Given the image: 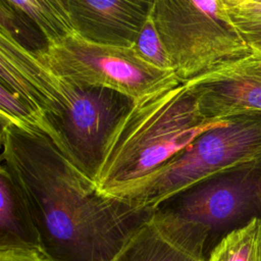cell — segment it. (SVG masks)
Masks as SVG:
<instances>
[{"instance_id":"obj_18","label":"cell","mask_w":261,"mask_h":261,"mask_svg":"<svg viewBox=\"0 0 261 261\" xmlns=\"http://www.w3.org/2000/svg\"><path fill=\"white\" fill-rule=\"evenodd\" d=\"M205 259H206V258H205ZM205 259H204V260H203V261H205Z\"/></svg>"},{"instance_id":"obj_8","label":"cell","mask_w":261,"mask_h":261,"mask_svg":"<svg viewBox=\"0 0 261 261\" xmlns=\"http://www.w3.org/2000/svg\"><path fill=\"white\" fill-rule=\"evenodd\" d=\"M184 84L206 119L261 114V57L253 52Z\"/></svg>"},{"instance_id":"obj_9","label":"cell","mask_w":261,"mask_h":261,"mask_svg":"<svg viewBox=\"0 0 261 261\" xmlns=\"http://www.w3.org/2000/svg\"><path fill=\"white\" fill-rule=\"evenodd\" d=\"M208 244L205 229L156 209L115 261H203Z\"/></svg>"},{"instance_id":"obj_7","label":"cell","mask_w":261,"mask_h":261,"mask_svg":"<svg viewBox=\"0 0 261 261\" xmlns=\"http://www.w3.org/2000/svg\"><path fill=\"white\" fill-rule=\"evenodd\" d=\"M157 209L202 227L209 233V242L218 234L222 238L261 218V157L216 173Z\"/></svg>"},{"instance_id":"obj_6","label":"cell","mask_w":261,"mask_h":261,"mask_svg":"<svg viewBox=\"0 0 261 261\" xmlns=\"http://www.w3.org/2000/svg\"><path fill=\"white\" fill-rule=\"evenodd\" d=\"M35 53L62 76L82 85L111 89L133 100L180 82L174 71L146 61L135 46L97 44L75 33Z\"/></svg>"},{"instance_id":"obj_14","label":"cell","mask_w":261,"mask_h":261,"mask_svg":"<svg viewBox=\"0 0 261 261\" xmlns=\"http://www.w3.org/2000/svg\"><path fill=\"white\" fill-rule=\"evenodd\" d=\"M224 5L236 32L261 57V0H224Z\"/></svg>"},{"instance_id":"obj_3","label":"cell","mask_w":261,"mask_h":261,"mask_svg":"<svg viewBox=\"0 0 261 261\" xmlns=\"http://www.w3.org/2000/svg\"><path fill=\"white\" fill-rule=\"evenodd\" d=\"M229 120L206 119L181 82L134 100L107 138L94 182L102 194L113 197L162 166L203 133Z\"/></svg>"},{"instance_id":"obj_15","label":"cell","mask_w":261,"mask_h":261,"mask_svg":"<svg viewBox=\"0 0 261 261\" xmlns=\"http://www.w3.org/2000/svg\"><path fill=\"white\" fill-rule=\"evenodd\" d=\"M135 47L139 54L149 63L164 70L174 71L158 30L155 25L152 10L141 31Z\"/></svg>"},{"instance_id":"obj_1","label":"cell","mask_w":261,"mask_h":261,"mask_svg":"<svg viewBox=\"0 0 261 261\" xmlns=\"http://www.w3.org/2000/svg\"><path fill=\"white\" fill-rule=\"evenodd\" d=\"M1 166L52 261H115L155 212L102 194L38 128L1 121Z\"/></svg>"},{"instance_id":"obj_11","label":"cell","mask_w":261,"mask_h":261,"mask_svg":"<svg viewBox=\"0 0 261 261\" xmlns=\"http://www.w3.org/2000/svg\"><path fill=\"white\" fill-rule=\"evenodd\" d=\"M0 247H40L31 213L6 169L0 167Z\"/></svg>"},{"instance_id":"obj_12","label":"cell","mask_w":261,"mask_h":261,"mask_svg":"<svg viewBox=\"0 0 261 261\" xmlns=\"http://www.w3.org/2000/svg\"><path fill=\"white\" fill-rule=\"evenodd\" d=\"M46 42L47 47L74 33L65 0H7Z\"/></svg>"},{"instance_id":"obj_16","label":"cell","mask_w":261,"mask_h":261,"mask_svg":"<svg viewBox=\"0 0 261 261\" xmlns=\"http://www.w3.org/2000/svg\"><path fill=\"white\" fill-rule=\"evenodd\" d=\"M0 261H52L40 247H0Z\"/></svg>"},{"instance_id":"obj_5","label":"cell","mask_w":261,"mask_h":261,"mask_svg":"<svg viewBox=\"0 0 261 261\" xmlns=\"http://www.w3.org/2000/svg\"><path fill=\"white\" fill-rule=\"evenodd\" d=\"M152 16L181 83L252 53L231 25L224 0H155Z\"/></svg>"},{"instance_id":"obj_13","label":"cell","mask_w":261,"mask_h":261,"mask_svg":"<svg viewBox=\"0 0 261 261\" xmlns=\"http://www.w3.org/2000/svg\"><path fill=\"white\" fill-rule=\"evenodd\" d=\"M260 234L261 218H254L223 236L205 261H256Z\"/></svg>"},{"instance_id":"obj_17","label":"cell","mask_w":261,"mask_h":261,"mask_svg":"<svg viewBox=\"0 0 261 261\" xmlns=\"http://www.w3.org/2000/svg\"><path fill=\"white\" fill-rule=\"evenodd\" d=\"M256 261H261V234H260V240H259V245H258V250L256 255Z\"/></svg>"},{"instance_id":"obj_4","label":"cell","mask_w":261,"mask_h":261,"mask_svg":"<svg viewBox=\"0 0 261 261\" xmlns=\"http://www.w3.org/2000/svg\"><path fill=\"white\" fill-rule=\"evenodd\" d=\"M261 157V114L230 117L226 125L200 135L162 166L113 198L156 210L194 185Z\"/></svg>"},{"instance_id":"obj_10","label":"cell","mask_w":261,"mask_h":261,"mask_svg":"<svg viewBox=\"0 0 261 261\" xmlns=\"http://www.w3.org/2000/svg\"><path fill=\"white\" fill-rule=\"evenodd\" d=\"M74 33L97 44L134 47L154 1L65 0Z\"/></svg>"},{"instance_id":"obj_2","label":"cell","mask_w":261,"mask_h":261,"mask_svg":"<svg viewBox=\"0 0 261 261\" xmlns=\"http://www.w3.org/2000/svg\"><path fill=\"white\" fill-rule=\"evenodd\" d=\"M0 85L21 97L52 129L50 138L93 179L111 130L134 100L103 87L76 83L0 32Z\"/></svg>"}]
</instances>
